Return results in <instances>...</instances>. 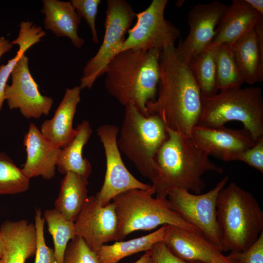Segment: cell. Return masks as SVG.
Instances as JSON below:
<instances>
[{
  "mask_svg": "<svg viewBox=\"0 0 263 263\" xmlns=\"http://www.w3.org/2000/svg\"><path fill=\"white\" fill-rule=\"evenodd\" d=\"M159 69L158 94L147 103V112L158 116L166 127L190 137L201 113L200 90L175 45L161 51Z\"/></svg>",
  "mask_w": 263,
  "mask_h": 263,
  "instance_id": "obj_1",
  "label": "cell"
},
{
  "mask_svg": "<svg viewBox=\"0 0 263 263\" xmlns=\"http://www.w3.org/2000/svg\"><path fill=\"white\" fill-rule=\"evenodd\" d=\"M129 49L116 55L103 71L108 93L121 105L133 102L144 116L146 105L156 97L161 51Z\"/></svg>",
  "mask_w": 263,
  "mask_h": 263,
  "instance_id": "obj_2",
  "label": "cell"
},
{
  "mask_svg": "<svg viewBox=\"0 0 263 263\" xmlns=\"http://www.w3.org/2000/svg\"><path fill=\"white\" fill-rule=\"evenodd\" d=\"M166 128L168 137L155 157L160 171L158 182L152 185L156 197L167 198L174 188L200 194L205 188L202 175L211 171L222 173L223 169L196 147L189 137Z\"/></svg>",
  "mask_w": 263,
  "mask_h": 263,
  "instance_id": "obj_3",
  "label": "cell"
},
{
  "mask_svg": "<svg viewBox=\"0 0 263 263\" xmlns=\"http://www.w3.org/2000/svg\"><path fill=\"white\" fill-rule=\"evenodd\" d=\"M216 217L222 251H244L263 231V212L259 203L251 193L234 182L220 190Z\"/></svg>",
  "mask_w": 263,
  "mask_h": 263,
  "instance_id": "obj_4",
  "label": "cell"
},
{
  "mask_svg": "<svg viewBox=\"0 0 263 263\" xmlns=\"http://www.w3.org/2000/svg\"><path fill=\"white\" fill-rule=\"evenodd\" d=\"M166 127L158 116H144L133 102L125 106L123 120L117 139L118 147L153 186L160 176L155 157L168 137Z\"/></svg>",
  "mask_w": 263,
  "mask_h": 263,
  "instance_id": "obj_5",
  "label": "cell"
},
{
  "mask_svg": "<svg viewBox=\"0 0 263 263\" xmlns=\"http://www.w3.org/2000/svg\"><path fill=\"white\" fill-rule=\"evenodd\" d=\"M197 125L220 127L231 121L242 123L257 142L263 137V97L259 87L237 88L201 96Z\"/></svg>",
  "mask_w": 263,
  "mask_h": 263,
  "instance_id": "obj_6",
  "label": "cell"
},
{
  "mask_svg": "<svg viewBox=\"0 0 263 263\" xmlns=\"http://www.w3.org/2000/svg\"><path fill=\"white\" fill-rule=\"evenodd\" d=\"M154 193L151 185L149 189L129 190L112 199L118 221L116 241H122L133 231L150 230L164 225L201 232L174 211L167 198H154Z\"/></svg>",
  "mask_w": 263,
  "mask_h": 263,
  "instance_id": "obj_7",
  "label": "cell"
},
{
  "mask_svg": "<svg viewBox=\"0 0 263 263\" xmlns=\"http://www.w3.org/2000/svg\"><path fill=\"white\" fill-rule=\"evenodd\" d=\"M136 13L125 0L107 1L105 33L101 45L84 66L79 87L90 89L111 60L117 54L125 39Z\"/></svg>",
  "mask_w": 263,
  "mask_h": 263,
  "instance_id": "obj_8",
  "label": "cell"
},
{
  "mask_svg": "<svg viewBox=\"0 0 263 263\" xmlns=\"http://www.w3.org/2000/svg\"><path fill=\"white\" fill-rule=\"evenodd\" d=\"M228 178L225 176L213 188L204 194H192L182 188H174L167 196L170 207L174 211L220 247L216 202L220 190L225 187Z\"/></svg>",
  "mask_w": 263,
  "mask_h": 263,
  "instance_id": "obj_9",
  "label": "cell"
},
{
  "mask_svg": "<svg viewBox=\"0 0 263 263\" xmlns=\"http://www.w3.org/2000/svg\"><path fill=\"white\" fill-rule=\"evenodd\" d=\"M167 0H153L147 8L136 13L137 21L128 31L119 50H149L174 46L180 36V30L165 19Z\"/></svg>",
  "mask_w": 263,
  "mask_h": 263,
  "instance_id": "obj_10",
  "label": "cell"
},
{
  "mask_svg": "<svg viewBox=\"0 0 263 263\" xmlns=\"http://www.w3.org/2000/svg\"><path fill=\"white\" fill-rule=\"evenodd\" d=\"M96 131L103 144L106 160L104 182L95 195L100 205L108 204L115 196L129 190L150 189L151 185L138 180L125 167L117 143L119 128L106 124L99 126Z\"/></svg>",
  "mask_w": 263,
  "mask_h": 263,
  "instance_id": "obj_11",
  "label": "cell"
},
{
  "mask_svg": "<svg viewBox=\"0 0 263 263\" xmlns=\"http://www.w3.org/2000/svg\"><path fill=\"white\" fill-rule=\"evenodd\" d=\"M12 83L6 84L5 98L10 109H19L28 118H39L47 115L53 105V99L43 95L31 74L28 57L24 54L11 73Z\"/></svg>",
  "mask_w": 263,
  "mask_h": 263,
  "instance_id": "obj_12",
  "label": "cell"
},
{
  "mask_svg": "<svg viewBox=\"0 0 263 263\" xmlns=\"http://www.w3.org/2000/svg\"><path fill=\"white\" fill-rule=\"evenodd\" d=\"M74 224L76 236L94 252L105 243L116 241L118 221L113 202L102 206L95 196L88 197Z\"/></svg>",
  "mask_w": 263,
  "mask_h": 263,
  "instance_id": "obj_13",
  "label": "cell"
},
{
  "mask_svg": "<svg viewBox=\"0 0 263 263\" xmlns=\"http://www.w3.org/2000/svg\"><path fill=\"white\" fill-rule=\"evenodd\" d=\"M228 5L220 1L194 6L188 15V35L177 48L185 62L210 47L218 23Z\"/></svg>",
  "mask_w": 263,
  "mask_h": 263,
  "instance_id": "obj_14",
  "label": "cell"
},
{
  "mask_svg": "<svg viewBox=\"0 0 263 263\" xmlns=\"http://www.w3.org/2000/svg\"><path fill=\"white\" fill-rule=\"evenodd\" d=\"M190 138L201 150L224 161L236 160L242 152L256 143L244 128L230 129L225 126L205 127L197 125L191 132Z\"/></svg>",
  "mask_w": 263,
  "mask_h": 263,
  "instance_id": "obj_15",
  "label": "cell"
},
{
  "mask_svg": "<svg viewBox=\"0 0 263 263\" xmlns=\"http://www.w3.org/2000/svg\"><path fill=\"white\" fill-rule=\"evenodd\" d=\"M164 242L178 258L191 263H211L222 252L220 247L201 232L167 225Z\"/></svg>",
  "mask_w": 263,
  "mask_h": 263,
  "instance_id": "obj_16",
  "label": "cell"
},
{
  "mask_svg": "<svg viewBox=\"0 0 263 263\" xmlns=\"http://www.w3.org/2000/svg\"><path fill=\"white\" fill-rule=\"evenodd\" d=\"M27 158L21 169L29 178L39 176L51 179L55 175L56 168L61 149L47 141L36 125L31 123L24 138Z\"/></svg>",
  "mask_w": 263,
  "mask_h": 263,
  "instance_id": "obj_17",
  "label": "cell"
},
{
  "mask_svg": "<svg viewBox=\"0 0 263 263\" xmlns=\"http://www.w3.org/2000/svg\"><path fill=\"white\" fill-rule=\"evenodd\" d=\"M79 86L67 88L64 96L55 111L54 116L45 120L40 132L44 138L54 146L62 149L75 136L74 117L77 106L81 100Z\"/></svg>",
  "mask_w": 263,
  "mask_h": 263,
  "instance_id": "obj_18",
  "label": "cell"
},
{
  "mask_svg": "<svg viewBox=\"0 0 263 263\" xmlns=\"http://www.w3.org/2000/svg\"><path fill=\"white\" fill-rule=\"evenodd\" d=\"M262 20L263 15L254 10L245 0H232L218 23L211 46L222 44L232 46Z\"/></svg>",
  "mask_w": 263,
  "mask_h": 263,
  "instance_id": "obj_19",
  "label": "cell"
},
{
  "mask_svg": "<svg viewBox=\"0 0 263 263\" xmlns=\"http://www.w3.org/2000/svg\"><path fill=\"white\" fill-rule=\"evenodd\" d=\"M232 48L244 82L251 85L263 80V20L237 40Z\"/></svg>",
  "mask_w": 263,
  "mask_h": 263,
  "instance_id": "obj_20",
  "label": "cell"
},
{
  "mask_svg": "<svg viewBox=\"0 0 263 263\" xmlns=\"http://www.w3.org/2000/svg\"><path fill=\"white\" fill-rule=\"evenodd\" d=\"M3 243V263H25L35 254V225L27 220L4 222L0 227Z\"/></svg>",
  "mask_w": 263,
  "mask_h": 263,
  "instance_id": "obj_21",
  "label": "cell"
},
{
  "mask_svg": "<svg viewBox=\"0 0 263 263\" xmlns=\"http://www.w3.org/2000/svg\"><path fill=\"white\" fill-rule=\"evenodd\" d=\"M42 1L43 7L41 12L44 16L45 28L52 31L57 37L69 38L75 48H81L85 40L78 36L77 32L81 18L71 1L58 0Z\"/></svg>",
  "mask_w": 263,
  "mask_h": 263,
  "instance_id": "obj_22",
  "label": "cell"
},
{
  "mask_svg": "<svg viewBox=\"0 0 263 263\" xmlns=\"http://www.w3.org/2000/svg\"><path fill=\"white\" fill-rule=\"evenodd\" d=\"M75 129L76 133L74 138L61 149L56 167L62 174L72 172L88 180L92 172V166L87 159L83 157L82 150L93 130L87 120H83Z\"/></svg>",
  "mask_w": 263,
  "mask_h": 263,
  "instance_id": "obj_23",
  "label": "cell"
},
{
  "mask_svg": "<svg viewBox=\"0 0 263 263\" xmlns=\"http://www.w3.org/2000/svg\"><path fill=\"white\" fill-rule=\"evenodd\" d=\"M88 181L72 172L65 174L55 206L67 220L75 222L85 202L88 197Z\"/></svg>",
  "mask_w": 263,
  "mask_h": 263,
  "instance_id": "obj_24",
  "label": "cell"
},
{
  "mask_svg": "<svg viewBox=\"0 0 263 263\" xmlns=\"http://www.w3.org/2000/svg\"><path fill=\"white\" fill-rule=\"evenodd\" d=\"M166 225L148 235L126 241L103 244L95 251L99 263H117L127 256L150 250L156 243L164 240Z\"/></svg>",
  "mask_w": 263,
  "mask_h": 263,
  "instance_id": "obj_25",
  "label": "cell"
},
{
  "mask_svg": "<svg viewBox=\"0 0 263 263\" xmlns=\"http://www.w3.org/2000/svg\"><path fill=\"white\" fill-rule=\"evenodd\" d=\"M211 47L214 56L218 91L241 87L244 81L237 64L232 46L222 44Z\"/></svg>",
  "mask_w": 263,
  "mask_h": 263,
  "instance_id": "obj_26",
  "label": "cell"
},
{
  "mask_svg": "<svg viewBox=\"0 0 263 263\" xmlns=\"http://www.w3.org/2000/svg\"><path fill=\"white\" fill-rule=\"evenodd\" d=\"M188 65L200 90L202 96H209L218 93L215 62L212 47L195 56Z\"/></svg>",
  "mask_w": 263,
  "mask_h": 263,
  "instance_id": "obj_27",
  "label": "cell"
},
{
  "mask_svg": "<svg viewBox=\"0 0 263 263\" xmlns=\"http://www.w3.org/2000/svg\"><path fill=\"white\" fill-rule=\"evenodd\" d=\"M44 219L53 237L56 263H63L67 245L76 236L74 222L66 219L56 208L44 211Z\"/></svg>",
  "mask_w": 263,
  "mask_h": 263,
  "instance_id": "obj_28",
  "label": "cell"
},
{
  "mask_svg": "<svg viewBox=\"0 0 263 263\" xmlns=\"http://www.w3.org/2000/svg\"><path fill=\"white\" fill-rule=\"evenodd\" d=\"M30 179L4 152H0V195L24 192L29 188Z\"/></svg>",
  "mask_w": 263,
  "mask_h": 263,
  "instance_id": "obj_29",
  "label": "cell"
},
{
  "mask_svg": "<svg viewBox=\"0 0 263 263\" xmlns=\"http://www.w3.org/2000/svg\"><path fill=\"white\" fill-rule=\"evenodd\" d=\"M63 263H99L96 252L80 237L76 236L68 243Z\"/></svg>",
  "mask_w": 263,
  "mask_h": 263,
  "instance_id": "obj_30",
  "label": "cell"
},
{
  "mask_svg": "<svg viewBox=\"0 0 263 263\" xmlns=\"http://www.w3.org/2000/svg\"><path fill=\"white\" fill-rule=\"evenodd\" d=\"M44 219L40 208L36 209L35 226L36 232V250L35 263H57L54 250L48 247L44 236Z\"/></svg>",
  "mask_w": 263,
  "mask_h": 263,
  "instance_id": "obj_31",
  "label": "cell"
},
{
  "mask_svg": "<svg viewBox=\"0 0 263 263\" xmlns=\"http://www.w3.org/2000/svg\"><path fill=\"white\" fill-rule=\"evenodd\" d=\"M71 2L76 12L82 18H83L89 26L94 43L99 42L97 32L95 26L96 17L100 0H71Z\"/></svg>",
  "mask_w": 263,
  "mask_h": 263,
  "instance_id": "obj_32",
  "label": "cell"
},
{
  "mask_svg": "<svg viewBox=\"0 0 263 263\" xmlns=\"http://www.w3.org/2000/svg\"><path fill=\"white\" fill-rule=\"evenodd\" d=\"M229 255L241 263H263V231L248 248L241 252H230Z\"/></svg>",
  "mask_w": 263,
  "mask_h": 263,
  "instance_id": "obj_33",
  "label": "cell"
},
{
  "mask_svg": "<svg viewBox=\"0 0 263 263\" xmlns=\"http://www.w3.org/2000/svg\"><path fill=\"white\" fill-rule=\"evenodd\" d=\"M236 160L244 162L263 172V137L251 148L241 152Z\"/></svg>",
  "mask_w": 263,
  "mask_h": 263,
  "instance_id": "obj_34",
  "label": "cell"
},
{
  "mask_svg": "<svg viewBox=\"0 0 263 263\" xmlns=\"http://www.w3.org/2000/svg\"><path fill=\"white\" fill-rule=\"evenodd\" d=\"M19 46V49L15 57L9 60L6 64L0 66V111L5 100L4 90L7 80L17 62L29 49V47L24 44H20Z\"/></svg>",
  "mask_w": 263,
  "mask_h": 263,
  "instance_id": "obj_35",
  "label": "cell"
},
{
  "mask_svg": "<svg viewBox=\"0 0 263 263\" xmlns=\"http://www.w3.org/2000/svg\"><path fill=\"white\" fill-rule=\"evenodd\" d=\"M150 250L152 263H197L188 262L176 256L163 241L155 243Z\"/></svg>",
  "mask_w": 263,
  "mask_h": 263,
  "instance_id": "obj_36",
  "label": "cell"
},
{
  "mask_svg": "<svg viewBox=\"0 0 263 263\" xmlns=\"http://www.w3.org/2000/svg\"><path fill=\"white\" fill-rule=\"evenodd\" d=\"M211 263H241L238 260L228 255L225 256L222 253L216 256Z\"/></svg>",
  "mask_w": 263,
  "mask_h": 263,
  "instance_id": "obj_37",
  "label": "cell"
},
{
  "mask_svg": "<svg viewBox=\"0 0 263 263\" xmlns=\"http://www.w3.org/2000/svg\"><path fill=\"white\" fill-rule=\"evenodd\" d=\"M13 46L8 39L3 37H0V58L4 54L9 52Z\"/></svg>",
  "mask_w": 263,
  "mask_h": 263,
  "instance_id": "obj_38",
  "label": "cell"
},
{
  "mask_svg": "<svg viewBox=\"0 0 263 263\" xmlns=\"http://www.w3.org/2000/svg\"><path fill=\"white\" fill-rule=\"evenodd\" d=\"M245 1L255 11L263 15V0H245Z\"/></svg>",
  "mask_w": 263,
  "mask_h": 263,
  "instance_id": "obj_39",
  "label": "cell"
},
{
  "mask_svg": "<svg viewBox=\"0 0 263 263\" xmlns=\"http://www.w3.org/2000/svg\"><path fill=\"white\" fill-rule=\"evenodd\" d=\"M134 263H152L150 250L145 252V253Z\"/></svg>",
  "mask_w": 263,
  "mask_h": 263,
  "instance_id": "obj_40",
  "label": "cell"
},
{
  "mask_svg": "<svg viewBox=\"0 0 263 263\" xmlns=\"http://www.w3.org/2000/svg\"><path fill=\"white\" fill-rule=\"evenodd\" d=\"M3 243L1 237V233L0 232V260H1L3 254Z\"/></svg>",
  "mask_w": 263,
  "mask_h": 263,
  "instance_id": "obj_41",
  "label": "cell"
},
{
  "mask_svg": "<svg viewBox=\"0 0 263 263\" xmlns=\"http://www.w3.org/2000/svg\"><path fill=\"white\" fill-rule=\"evenodd\" d=\"M0 263H2V260H0Z\"/></svg>",
  "mask_w": 263,
  "mask_h": 263,
  "instance_id": "obj_42",
  "label": "cell"
}]
</instances>
